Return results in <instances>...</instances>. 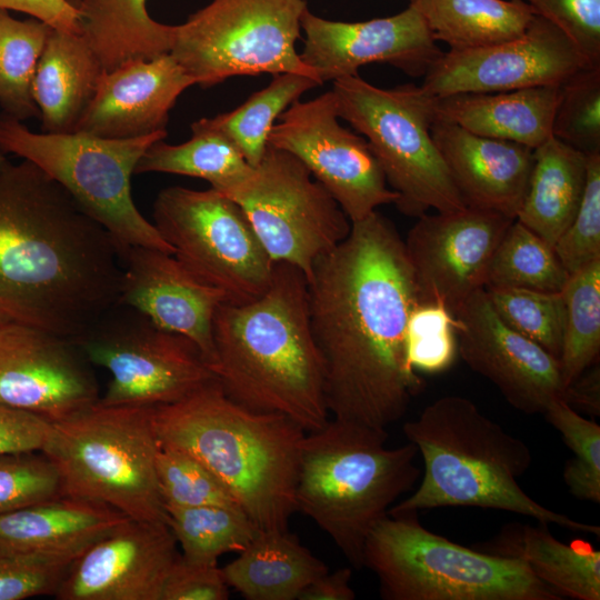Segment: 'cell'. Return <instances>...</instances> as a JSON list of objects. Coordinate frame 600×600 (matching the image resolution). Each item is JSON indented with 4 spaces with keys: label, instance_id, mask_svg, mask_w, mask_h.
<instances>
[{
    "label": "cell",
    "instance_id": "obj_33",
    "mask_svg": "<svg viewBox=\"0 0 600 600\" xmlns=\"http://www.w3.org/2000/svg\"><path fill=\"white\" fill-rule=\"evenodd\" d=\"M191 138L180 144L153 142L134 173L164 172L201 178L226 193L252 170L236 143L213 122L202 118L191 124Z\"/></svg>",
    "mask_w": 600,
    "mask_h": 600
},
{
    "label": "cell",
    "instance_id": "obj_3",
    "mask_svg": "<svg viewBox=\"0 0 600 600\" xmlns=\"http://www.w3.org/2000/svg\"><path fill=\"white\" fill-rule=\"evenodd\" d=\"M213 348L209 368L238 404L283 414L306 432L329 420L307 278L297 267L274 262L271 283L261 297L239 304L223 302L213 320Z\"/></svg>",
    "mask_w": 600,
    "mask_h": 600
},
{
    "label": "cell",
    "instance_id": "obj_5",
    "mask_svg": "<svg viewBox=\"0 0 600 600\" xmlns=\"http://www.w3.org/2000/svg\"><path fill=\"white\" fill-rule=\"evenodd\" d=\"M423 460L418 488L388 513L447 507L513 512L540 523L600 534V527L553 511L518 483L532 463L529 447L487 417L470 399L446 396L403 424Z\"/></svg>",
    "mask_w": 600,
    "mask_h": 600
},
{
    "label": "cell",
    "instance_id": "obj_44",
    "mask_svg": "<svg viewBox=\"0 0 600 600\" xmlns=\"http://www.w3.org/2000/svg\"><path fill=\"white\" fill-rule=\"evenodd\" d=\"M62 494L59 472L41 451L0 454V513Z\"/></svg>",
    "mask_w": 600,
    "mask_h": 600
},
{
    "label": "cell",
    "instance_id": "obj_27",
    "mask_svg": "<svg viewBox=\"0 0 600 600\" xmlns=\"http://www.w3.org/2000/svg\"><path fill=\"white\" fill-rule=\"evenodd\" d=\"M103 71L81 34L52 28L32 81L42 132H74Z\"/></svg>",
    "mask_w": 600,
    "mask_h": 600
},
{
    "label": "cell",
    "instance_id": "obj_1",
    "mask_svg": "<svg viewBox=\"0 0 600 600\" xmlns=\"http://www.w3.org/2000/svg\"><path fill=\"white\" fill-rule=\"evenodd\" d=\"M307 294L329 414L387 430L423 386L406 346L419 299L393 223L377 210L352 222L348 237L314 262Z\"/></svg>",
    "mask_w": 600,
    "mask_h": 600
},
{
    "label": "cell",
    "instance_id": "obj_23",
    "mask_svg": "<svg viewBox=\"0 0 600 600\" xmlns=\"http://www.w3.org/2000/svg\"><path fill=\"white\" fill-rule=\"evenodd\" d=\"M193 84L170 53L127 61L103 71L74 132L131 139L163 131L178 97Z\"/></svg>",
    "mask_w": 600,
    "mask_h": 600
},
{
    "label": "cell",
    "instance_id": "obj_30",
    "mask_svg": "<svg viewBox=\"0 0 600 600\" xmlns=\"http://www.w3.org/2000/svg\"><path fill=\"white\" fill-rule=\"evenodd\" d=\"M492 544V553L522 560L562 599H600V551L589 543H564L539 522L536 527L508 526Z\"/></svg>",
    "mask_w": 600,
    "mask_h": 600
},
{
    "label": "cell",
    "instance_id": "obj_25",
    "mask_svg": "<svg viewBox=\"0 0 600 600\" xmlns=\"http://www.w3.org/2000/svg\"><path fill=\"white\" fill-rule=\"evenodd\" d=\"M128 518L103 503L62 494L0 513V554L78 557Z\"/></svg>",
    "mask_w": 600,
    "mask_h": 600
},
{
    "label": "cell",
    "instance_id": "obj_18",
    "mask_svg": "<svg viewBox=\"0 0 600 600\" xmlns=\"http://www.w3.org/2000/svg\"><path fill=\"white\" fill-rule=\"evenodd\" d=\"M76 342L21 323H0V404L48 421L99 401L98 383Z\"/></svg>",
    "mask_w": 600,
    "mask_h": 600
},
{
    "label": "cell",
    "instance_id": "obj_12",
    "mask_svg": "<svg viewBox=\"0 0 600 600\" xmlns=\"http://www.w3.org/2000/svg\"><path fill=\"white\" fill-rule=\"evenodd\" d=\"M152 214L174 257L228 302L252 301L269 288L274 262L230 197L213 188L169 187L158 193Z\"/></svg>",
    "mask_w": 600,
    "mask_h": 600
},
{
    "label": "cell",
    "instance_id": "obj_17",
    "mask_svg": "<svg viewBox=\"0 0 600 600\" xmlns=\"http://www.w3.org/2000/svg\"><path fill=\"white\" fill-rule=\"evenodd\" d=\"M590 68L572 42L534 14L526 31L493 44L449 50L429 67L421 90L431 97L561 86Z\"/></svg>",
    "mask_w": 600,
    "mask_h": 600
},
{
    "label": "cell",
    "instance_id": "obj_35",
    "mask_svg": "<svg viewBox=\"0 0 600 600\" xmlns=\"http://www.w3.org/2000/svg\"><path fill=\"white\" fill-rule=\"evenodd\" d=\"M51 27L36 18L18 20L0 9V106L17 120L39 117L32 81Z\"/></svg>",
    "mask_w": 600,
    "mask_h": 600
},
{
    "label": "cell",
    "instance_id": "obj_47",
    "mask_svg": "<svg viewBox=\"0 0 600 600\" xmlns=\"http://www.w3.org/2000/svg\"><path fill=\"white\" fill-rule=\"evenodd\" d=\"M556 26L588 67H600V0H523Z\"/></svg>",
    "mask_w": 600,
    "mask_h": 600
},
{
    "label": "cell",
    "instance_id": "obj_21",
    "mask_svg": "<svg viewBox=\"0 0 600 600\" xmlns=\"http://www.w3.org/2000/svg\"><path fill=\"white\" fill-rule=\"evenodd\" d=\"M179 554L168 522L128 518L73 560L54 597L161 600Z\"/></svg>",
    "mask_w": 600,
    "mask_h": 600
},
{
    "label": "cell",
    "instance_id": "obj_14",
    "mask_svg": "<svg viewBox=\"0 0 600 600\" xmlns=\"http://www.w3.org/2000/svg\"><path fill=\"white\" fill-rule=\"evenodd\" d=\"M244 211L273 262L309 279L314 262L342 242L351 221L293 154L268 144L260 163L224 193Z\"/></svg>",
    "mask_w": 600,
    "mask_h": 600
},
{
    "label": "cell",
    "instance_id": "obj_38",
    "mask_svg": "<svg viewBox=\"0 0 600 600\" xmlns=\"http://www.w3.org/2000/svg\"><path fill=\"white\" fill-rule=\"evenodd\" d=\"M166 511L181 556L193 562L218 563L222 554L239 553L259 531L238 507H170Z\"/></svg>",
    "mask_w": 600,
    "mask_h": 600
},
{
    "label": "cell",
    "instance_id": "obj_51",
    "mask_svg": "<svg viewBox=\"0 0 600 600\" xmlns=\"http://www.w3.org/2000/svg\"><path fill=\"white\" fill-rule=\"evenodd\" d=\"M563 400L574 410L600 414L599 363L592 364L566 388Z\"/></svg>",
    "mask_w": 600,
    "mask_h": 600
},
{
    "label": "cell",
    "instance_id": "obj_40",
    "mask_svg": "<svg viewBox=\"0 0 600 600\" xmlns=\"http://www.w3.org/2000/svg\"><path fill=\"white\" fill-rule=\"evenodd\" d=\"M573 452L563 470L570 493L579 500L600 502V426L583 418L563 399L552 400L543 412Z\"/></svg>",
    "mask_w": 600,
    "mask_h": 600
},
{
    "label": "cell",
    "instance_id": "obj_2",
    "mask_svg": "<svg viewBox=\"0 0 600 600\" xmlns=\"http://www.w3.org/2000/svg\"><path fill=\"white\" fill-rule=\"evenodd\" d=\"M120 247L28 160L0 173V323L76 339L119 301Z\"/></svg>",
    "mask_w": 600,
    "mask_h": 600
},
{
    "label": "cell",
    "instance_id": "obj_41",
    "mask_svg": "<svg viewBox=\"0 0 600 600\" xmlns=\"http://www.w3.org/2000/svg\"><path fill=\"white\" fill-rule=\"evenodd\" d=\"M552 136L586 154L600 152V67L583 68L560 86Z\"/></svg>",
    "mask_w": 600,
    "mask_h": 600
},
{
    "label": "cell",
    "instance_id": "obj_36",
    "mask_svg": "<svg viewBox=\"0 0 600 600\" xmlns=\"http://www.w3.org/2000/svg\"><path fill=\"white\" fill-rule=\"evenodd\" d=\"M321 84L318 79L306 74L277 73L266 88L252 93L237 109L212 120L254 168L266 153L276 119L303 92Z\"/></svg>",
    "mask_w": 600,
    "mask_h": 600
},
{
    "label": "cell",
    "instance_id": "obj_26",
    "mask_svg": "<svg viewBox=\"0 0 600 600\" xmlns=\"http://www.w3.org/2000/svg\"><path fill=\"white\" fill-rule=\"evenodd\" d=\"M560 86L431 97L434 120L536 149L552 136Z\"/></svg>",
    "mask_w": 600,
    "mask_h": 600
},
{
    "label": "cell",
    "instance_id": "obj_54",
    "mask_svg": "<svg viewBox=\"0 0 600 600\" xmlns=\"http://www.w3.org/2000/svg\"><path fill=\"white\" fill-rule=\"evenodd\" d=\"M73 7L78 8L81 0H68Z\"/></svg>",
    "mask_w": 600,
    "mask_h": 600
},
{
    "label": "cell",
    "instance_id": "obj_49",
    "mask_svg": "<svg viewBox=\"0 0 600 600\" xmlns=\"http://www.w3.org/2000/svg\"><path fill=\"white\" fill-rule=\"evenodd\" d=\"M51 422L33 413L0 404V454L41 451Z\"/></svg>",
    "mask_w": 600,
    "mask_h": 600
},
{
    "label": "cell",
    "instance_id": "obj_43",
    "mask_svg": "<svg viewBox=\"0 0 600 600\" xmlns=\"http://www.w3.org/2000/svg\"><path fill=\"white\" fill-rule=\"evenodd\" d=\"M457 319L441 304L419 303L410 313L406 346L414 370L438 373L447 370L458 352Z\"/></svg>",
    "mask_w": 600,
    "mask_h": 600
},
{
    "label": "cell",
    "instance_id": "obj_13",
    "mask_svg": "<svg viewBox=\"0 0 600 600\" xmlns=\"http://www.w3.org/2000/svg\"><path fill=\"white\" fill-rule=\"evenodd\" d=\"M72 340L91 364L110 373L99 399L106 406L169 404L216 379L191 340L157 327L126 304H114Z\"/></svg>",
    "mask_w": 600,
    "mask_h": 600
},
{
    "label": "cell",
    "instance_id": "obj_45",
    "mask_svg": "<svg viewBox=\"0 0 600 600\" xmlns=\"http://www.w3.org/2000/svg\"><path fill=\"white\" fill-rule=\"evenodd\" d=\"M553 248L569 274L600 259V152L587 154V180L580 206Z\"/></svg>",
    "mask_w": 600,
    "mask_h": 600
},
{
    "label": "cell",
    "instance_id": "obj_7",
    "mask_svg": "<svg viewBox=\"0 0 600 600\" xmlns=\"http://www.w3.org/2000/svg\"><path fill=\"white\" fill-rule=\"evenodd\" d=\"M362 567L386 600H561L518 558L482 552L426 529L417 511L388 513L369 533Z\"/></svg>",
    "mask_w": 600,
    "mask_h": 600
},
{
    "label": "cell",
    "instance_id": "obj_31",
    "mask_svg": "<svg viewBox=\"0 0 600 600\" xmlns=\"http://www.w3.org/2000/svg\"><path fill=\"white\" fill-rule=\"evenodd\" d=\"M147 0H81V36L104 71L137 59L170 53L176 26L154 21Z\"/></svg>",
    "mask_w": 600,
    "mask_h": 600
},
{
    "label": "cell",
    "instance_id": "obj_15",
    "mask_svg": "<svg viewBox=\"0 0 600 600\" xmlns=\"http://www.w3.org/2000/svg\"><path fill=\"white\" fill-rule=\"evenodd\" d=\"M268 144L299 159L334 198L349 220L360 221L396 203L368 141L339 122L333 92L296 100L278 118Z\"/></svg>",
    "mask_w": 600,
    "mask_h": 600
},
{
    "label": "cell",
    "instance_id": "obj_22",
    "mask_svg": "<svg viewBox=\"0 0 600 600\" xmlns=\"http://www.w3.org/2000/svg\"><path fill=\"white\" fill-rule=\"evenodd\" d=\"M118 303L146 316L157 327L184 336L210 366L213 320L226 294L191 273L174 254L143 246L121 251Z\"/></svg>",
    "mask_w": 600,
    "mask_h": 600
},
{
    "label": "cell",
    "instance_id": "obj_28",
    "mask_svg": "<svg viewBox=\"0 0 600 600\" xmlns=\"http://www.w3.org/2000/svg\"><path fill=\"white\" fill-rule=\"evenodd\" d=\"M229 588L247 600H294L329 571L287 530L258 531L238 557L221 568Z\"/></svg>",
    "mask_w": 600,
    "mask_h": 600
},
{
    "label": "cell",
    "instance_id": "obj_16",
    "mask_svg": "<svg viewBox=\"0 0 600 600\" xmlns=\"http://www.w3.org/2000/svg\"><path fill=\"white\" fill-rule=\"evenodd\" d=\"M513 220L469 206L418 217L403 242L419 303L441 304L454 314L484 288L492 256Z\"/></svg>",
    "mask_w": 600,
    "mask_h": 600
},
{
    "label": "cell",
    "instance_id": "obj_24",
    "mask_svg": "<svg viewBox=\"0 0 600 600\" xmlns=\"http://www.w3.org/2000/svg\"><path fill=\"white\" fill-rule=\"evenodd\" d=\"M431 134L466 206L517 218L533 149L481 137L441 120H433Z\"/></svg>",
    "mask_w": 600,
    "mask_h": 600
},
{
    "label": "cell",
    "instance_id": "obj_53",
    "mask_svg": "<svg viewBox=\"0 0 600 600\" xmlns=\"http://www.w3.org/2000/svg\"><path fill=\"white\" fill-rule=\"evenodd\" d=\"M10 162L4 157V152L0 148V173L6 169Z\"/></svg>",
    "mask_w": 600,
    "mask_h": 600
},
{
    "label": "cell",
    "instance_id": "obj_4",
    "mask_svg": "<svg viewBox=\"0 0 600 600\" xmlns=\"http://www.w3.org/2000/svg\"><path fill=\"white\" fill-rule=\"evenodd\" d=\"M160 444L211 471L259 531L287 530L306 431L288 417L249 410L214 379L188 397L152 407Z\"/></svg>",
    "mask_w": 600,
    "mask_h": 600
},
{
    "label": "cell",
    "instance_id": "obj_11",
    "mask_svg": "<svg viewBox=\"0 0 600 600\" xmlns=\"http://www.w3.org/2000/svg\"><path fill=\"white\" fill-rule=\"evenodd\" d=\"M306 9L304 0H212L176 26L170 54L204 88L260 73L319 80L296 50Z\"/></svg>",
    "mask_w": 600,
    "mask_h": 600
},
{
    "label": "cell",
    "instance_id": "obj_8",
    "mask_svg": "<svg viewBox=\"0 0 600 600\" xmlns=\"http://www.w3.org/2000/svg\"><path fill=\"white\" fill-rule=\"evenodd\" d=\"M151 409L98 401L52 422L41 452L56 466L62 493L132 519L168 522L156 474L159 441Z\"/></svg>",
    "mask_w": 600,
    "mask_h": 600
},
{
    "label": "cell",
    "instance_id": "obj_29",
    "mask_svg": "<svg viewBox=\"0 0 600 600\" xmlns=\"http://www.w3.org/2000/svg\"><path fill=\"white\" fill-rule=\"evenodd\" d=\"M587 180V154L551 136L533 149L526 194L516 220L552 247L573 220Z\"/></svg>",
    "mask_w": 600,
    "mask_h": 600
},
{
    "label": "cell",
    "instance_id": "obj_20",
    "mask_svg": "<svg viewBox=\"0 0 600 600\" xmlns=\"http://www.w3.org/2000/svg\"><path fill=\"white\" fill-rule=\"evenodd\" d=\"M300 26L306 34L300 58L322 83L356 76L360 67L372 62L420 77L442 53L410 6L391 17L359 22L328 20L306 9Z\"/></svg>",
    "mask_w": 600,
    "mask_h": 600
},
{
    "label": "cell",
    "instance_id": "obj_42",
    "mask_svg": "<svg viewBox=\"0 0 600 600\" xmlns=\"http://www.w3.org/2000/svg\"><path fill=\"white\" fill-rule=\"evenodd\" d=\"M156 474L166 508L238 507L223 483L193 457L159 443Z\"/></svg>",
    "mask_w": 600,
    "mask_h": 600
},
{
    "label": "cell",
    "instance_id": "obj_50",
    "mask_svg": "<svg viewBox=\"0 0 600 600\" xmlns=\"http://www.w3.org/2000/svg\"><path fill=\"white\" fill-rule=\"evenodd\" d=\"M0 9L24 12L53 29L81 33L80 12L68 0H0Z\"/></svg>",
    "mask_w": 600,
    "mask_h": 600
},
{
    "label": "cell",
    "instance_id": "obj_32",
    "mask_svg": "<svg viewBox=\"0 0 600 600\" xmlns=\"http://www.w3.org/2000/svg\"><path fill=\"white\" fill-rule=\"evenodd\" d=\"M436 41L468 50L522 34L534 17L523 0H407Z\"/></svg>",
    "mask_w": 600,
    "mask_h": 600
},
{
    "label": "cell",
    "instance_id": "obj_48",
    "mask_svg": "<svg viewBox=\"0 0 600 600\" xmlns=\"http://www.w3.org/2000/svg\"><path fill=\"white\" fill-rule=\"evenodd\" d=\"M229 589L218 563L193 562L180 553L168 573L161 600H226Z\"/></svg>",
    "mask_w": 600,
    "mask_h": 600
},
{
    "label": "cell",
    "instance_id": "obj_34",
    "mask_svg": "<svg viewBox=\"0 0 600 600\" xmlns=\"http://www.w3.org/2000/svg\"><path fill=\"white\" fill-rule=\"evenodd\" d=\"M561 296L564 313L559 363L567 388L599 358L600 259L570 274Z\"/></svg>",
    "mask_w": 600,
    "mask_h": 600
},
{
    "label": "cell",
    "instance_id": "obj_19",
    "mask_svg": "<svg viewBox=\"0 0 600 600\" xmlns=\"http://www.w3.org/2000/svg\"><path fill=\"white\" fill-rule=\"evenodd\" d=\"M454 317L460 357L490 380L514 409L543 413L552 400L563 399L559 360L507 326L484 288L468 298Z\"/></svg>",
    "mask_w": 600,
    "mask_h": 600
},
{
    "label": "cell",
    "instance_id": "obj_46",
    "mask_svg": "<svg viewBox=\"0 0 600 600\" xmlns=\"http://www.w3.org/2000/svg\"><path fill=\"white\" fill-rule=\"evenodd\" d=\"M77 557L0 554V600L54 596Z\"/></svg>",
    "mask_w": 600,
    "mask_h": 600
},
{
    "label": "cell",
    "instance_id": "obj_52",
    "mask_svg": "<svg viewBox=\"0 0 600 600\" xmlns=\"http://www.w3.org/2000/svg\"><path fill=\"white\" fill-rule=\"evenodd\" d=\"M351 577L350 568L327 571L312 581L301 592L298 600H353L356 592L350 586Z\"/></svg>",
    "mask_w": 600,
    "mask_h": 600
},
{
    "label": "cell",
    "instance_id": "obj_6",
    "mask_svg": "<svg viewBox=\"0 0 600 600\" xmlns=\"http://www.w3.org/2000/svg\"><path fill=\"white\" fill-rule=\"evenodd\" d=\"M387 439V430L333 418L302 441L297 511L358 569L371 530L420 477L416 446L388 448Z\"/></svg>",
    "mask_w": 600,
    "mask_h": 600
},
{
    "label": "cell",
    "instance_id": "obj_37",
    "mask_svg": "<svg viewBox=\"0 0 600 600\" xmlns=\"http://www.w3.org/2000/svg\"><path fill=\"white\" fill-rule=\"evenodd\" d=\"M569 276L554 248L514 219L492 256L484 288L561 292Z\"/></svg>",
    "mask_w": 600,
    "mask_h": 600
},
{
    "label": "cell",
    "instance_id": "obj_10",
    "mask_svg": "<svg viewBox=\"0 0 600 600\" xmlns=\"http://www.w3.org/2000/svg\"><path fill=\"white\" fill-rule=\"evenodd\" d=\"M337 113L368 141L396 207L410 217L466 207L434 143L430 96L420 87L378 88L359 74L333 81Z\"/></svg>",
    "mask_w": 600,
    "mask_h": 600
},
{
    "label": "cell",
    "instance_id": "obj_39",
    "mask_svg": "<svg viewBox=\"0 0 600 600\" xmlns=\"http://www.w3.org/2000/svg\"><path fill=\"white\" fill-rule=\"evenodd\" d=\"M492 308L511 329L559 360L563 331L561 292L484 288Z\"/></svg>",
    "mask_w": 600,
    "mask_h": 600
},
{
    "label": "cell",
    "instance_id": "obj_9",
    "mask_svg": "<svg viewBox=\"0 0 600 600\" xmlns=\"http://www.w3.org/2000/svg\"><path fill=\"white\" fill-rule=\"evenodd\" d=\"M167 130L131 139H106L82 132L37 133L20 120L0 116V148L40 168L99 222L121 251L143 246L173 254L134 204L131 177L144 151Z\"/></svg>",
    "mask_w": 600,
    "mask_h": 600
}]
</instances>
